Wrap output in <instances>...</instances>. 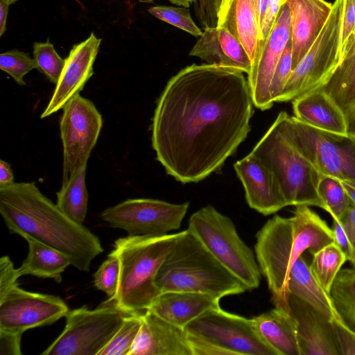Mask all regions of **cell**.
<instances>
[{
	"instance_id": "cell-1",
	"label": "cell",
	"mask_w": 355,
	"mask_h": 355,
	"mask_svg": "<svg viewBox=\"0 0 355 355\" xmlns=\"http://www.w3.org/2000/svg\"><path fill=\"white\" fill-rule=\"evenodd\" d=\"M254 102L243 73L193 64L170 78L151 124V144L166 173L182 184L218 172L250 131Z\"/></svg>"
},
{
	"instance_id": "cell-2",
	"label": "cell",
	"mask_w": 355,
	"mask_h": 355,
	"mask_svg": "<svg viewBox=\"0 0 355 355\" xmlns=\"http://www.w3.org/2000/svg\"><path fill=\"white\" fill-rule=\"evenodd\" d=\"M0 214L10 232L61 252L80 271H89L103 252L99 238L65 215L34 182L0 187Z\"/></svg>"
},
{
	"instance_id": "cell-3",
	"label": "cell",
	"mask_w": 355,
	"mask_h": 355,
	"mask_svg": "<svg viewBox=\"0 0 355 355\" xmlns=\"http://www.w3.org/2000/svg\"><path fill=\"white\" fill-rule=\"evenodd\" d=\"M334 243L331 228L307 205H297L291 217L275 215L256 234L254 252L275 307L288 311V279L295 261Z\"/></svg>"
},
{
	"instance_id": "cell-4",
	"label": "cell",
	"mask_w": 355,
	"mask_h": 355,
	"mask_svg": "<svg viewBox=\"0 0 355 355\" xmlns=\"http://www.w3.org/2000/svg\"><path fill=\"white\" fill-rule=\"evenodd\" d=\"M159 293H200L222 298L248 291L188 230L179 232L155 280Z\"/></svg>"
},
{
	"instance_id": "cell-5",
	"label": "cell",
	"mask_w": 355,
	"mask_h": 355,
	"mask_svg": "<svg viewBox=\"0 0 355 355\" xmlns=\"http://www.w3.org/2000/svg\"><path fill=\"white\" fill-rule=\"evenodd\" d=\"M178 234L128 235L116 240L112 252L120 263L119 285L105 302L130 314L147 310L159 294L155 277Z\"/></svg>"
},
{
	"instance_id": "cell-6",
	"label": "cell",
	"mask_w": 355,
	"mask_h": 355,
	"mask_svg": "<svg viewBox=\"0 0 355 355\" xmlns=\"http://www.w3.org/2000/svg\"><path fill=\"white\" fill-rule=\"evenodd\" d=\"M289 118L286 112H279L251 153L272 171L288 206L304 205L324 209L318 192L322 174L295 142Z\"/></svg>"
},
{
	"instance_id": "cell-7",
	"label": "cell",
	"mask_w": 355,
	"mask_h": 355,
	"mask_svg": "<svg viewBox=\"0 0 355 355\" xmlns=\"http://www.w3.org/2000/svg\"><path fill=\"white\" fill-rule=\"evenodd\" d=\"M184 331L191 355H277L258 333L252 319L220 306L202 313Z\"/></svg>"
},
{
	"instance_id": "cell-8",
	"label": "cell",
	"mask_w": 355,
	"mask_h": 355,
	"mask_svg": "<svg viewBox=\"0 0 355 355\" xmlns=\"http://www.w3.org/2000/svg\"><path fill=\"white\" fill-rule=\"evenodd\" d=\"M187 229L248 291L259 286L261 273L256 256L229 217L207 205L190 216Z\"/></svg>"
},
{
	"instance_id": "cell-9",
	"label": "cell",
	"mask_w": 355,
	"mask_h": 355,
	"mask_svg": "<svg viewBox=\"0 0 355 355\" xmlns=\"http://www.w3.org/2000/svg\"><path fill=\"white\" fill-rule=\"evenodd\" d=\"M343 0H335L319 35L297 64L276 102H288L322 87L340 62Z\"/></svg>"
},
{
	"instance_id": "cell-10",
	"label": "cell",
	"mask_w": 355,
	"mask_h": 355,
	"mask_svg": "<svg viewBox=\"0 0 355 355\" xmlns=\"http://www.w3.org/2000/svg\"><path fill=\"white\" fill-rule=\"evenodd\" d=\"M130 313L103 302L69 311L63 331L42 355H98Z\"/></svg>"
},
{
	"instance_id": "cell-11",
	"label": "cell",
	"mask_w": 355,
	"mask_h": 355,
	"mask_svg": "<svg viewBox=\"0 0 355 355\" xmlns=\"http://www.w3.org/2000/svg\"><path fill=\"white\" fill-rule=\"evenodd\" d=\"M289 125L295 142L318 171L355 187V136L330 134L308 125L294 116Z\"/></svg>"
},
{
	"instance_id": "cell-12",
	"label": "cell",
	"mask_w": 355,
	"mask_h": 355,
	"mask_svg": "<svg viewBox=\"0 0 355 355\" xmlns=\"http://www.w3.org/2000/svg\"><path fill=\"white\" fill-rule=\"evenodd\" d=\"M103 124L94 103L78 94L62 109L60 132L63 148L62 184L87 165Z\"/></svg>"
},
{
	"instance_id": "cell-13",
	"label": "cell",
	"mask_w": 355,
	"mask_h": 355,
	"mask_svg": "<svg viewBox=\"0 0 355 355\" xmlns=\"http://www.w3.org/2000/svg\"><path fill=\"white\" fill-rule=\"evenodd\" d=\"M189 202L173 204L151 198H131L108 207L101 218L130 236H163L178 230Z\"/></svg>"
},
{
	"instance_id": "cell-14",
	"label": "cell",
	"mask_w": 355,
	"mask_h": 355,
	"mask_svg": "<svg viewBox=\"0 0 355 355\" xmlns=\"http://www.w3.org/2000/svg\"><path fill=\"white\" fill-rule=\"evenodd\" d=\"M69 311L60 297L27 291L17 284L0 297V329L24 332L51 324Z\"/></svg>"
},
{
	"instance_id": "cell-15",
	"label": "cell",
	"mask_w": 355,
	"mask_h": 355,
	"mask_svg": "<svg viewBox=\"0 0 355 355\" xmlns=\"http://www.w3.org/2000/svg\"><path fill=\"white\" fill-rule=\"evenodd\" d=\"M291 38V17L288 4L281 6L278 15L254 64L248 75L254 105L266 110L273 105L270 86L277 65Z\"/></svg>"
},
{
	"instance_id": "cell-16",
	"label": "cell",
	"mask_w": 355,
	"mask_h": 355,
	"mask_svg": "<svg viewBox=\"0 0 355 355\" xmlns=\"http://www.w3.org/2000/svg\"><path fill=\"white\" fill-rule=\"evenodd\" d=\"M102 39L92 33L84 41L73 46L55 84L51 98L40 118L58 112L84 88L94 74L93 66L99 52Z\"/></svg>"
},
{
	"instance_id": "cell-17",
	"label": "cell",
	"mask_w": 355,
	"mask_h": 355,
	"mask_svg": "<svg viewBox=\"0 0 355 355\" xmlns=\"http://www.w3.org/2000/svg\"><path fill=\"white\" fill-rule=\"evenodd\" d=\"M288 311L296 324L300 355H340L325 314L293 294L288 296Z\"/></svg>"
},
{
	"instance_id": "cell-18",
	"label": "cell",
	"mask_w": 355,
	"mask_h": 355,
	"mask_svg": "<svg viewBox=\"0 0 355 355\" xmlns=\"http://www.w3.org/2000/svg\"><path fill=\"white\" fill-rule=\"evenodd\" d=\"M234 168L250 208L268 216L288 206L272 171L252 153L236 162Z\"/></svg>"
},
{
	"instance_id": "cell-19",
	"label": "cell",
	"mask_w": 355,
	"mask_h": 355,
	"mask_svg": "<svg viewBox=\"0 0 355 355\" xmlns=\"http://www.w3.org/2000/svg\"><path fill=\"white\" fill-rule=\"evenodd\" d=\"M291 17L292 70L308 52L331 12L332 3L325 0H283Z\"/></svg>"
},
{
	"instance_id": "cell-20",
	"label": "cell",
	"mask_w": 355,
	"mask_h": 355,
	"mask_svg": "<svg viewBox=\"0 0 355 355\" xmlns=\"http://www.w3.org/2000/svg\"><path fill=\"white\" fill-rule=\"evenodd\" d=\"M216 15L217 26L227 29L239 40L252 67L263 46L257 0H217Z\"/></svg>"
},
{
	"instance_id": "cell-21",
	"label": "cell",
	"mask_w": 355,
	"mask_h": 355,
	"mask_svg": "<svg viewBox=\"0 0 355 355\" xmlns=\"http://www.w3.org/2000/svg\"><path fill=\"white\" fill-rule=\"evenodd\" d=\"M129 355H191L183 329L149 310L141 314V324Z\"/></svg>"
},
{
	"instance_id": "cell-22",
	"label": "cell",
	"mask_w": 355,
	"mask_h": 355,
	"mask_svg": "<svg viewBox=\"0 0 355 355\" xmlns=\"http://www.w3.org/2000/svg\"><path fill=\"white\" fill-rule=\"evenodd\" d=\"M189 55L207 64L250 73L252 62L239 40L226 28H206Z\"/></svg>"
},
{
	"instance_id": "cell-23",
	"label": "cell",
	"mask_w": 355,
	"mask_h": 355,
	"mask_svg": "<svg viewBox=\"0 0 355 355\" xmlns=\"http://www.w3.org/2000/svg\"><path fill=\"white\" fill-rule=\"evenodd\" d=\"M294 116L318 130L349 136L346 118L338 105L323 91L315 89L293 101Z\"/></svg>"
},
{
	"instance_id": "cell-24",
	"label": "cell",
	"mask_w": 355,
	"mask_h": 355,
	"mask_svg": "<svg viewBox=\"0 0 355 355\" xmlns=\"http://www.w3.org/2000/svg\"><path fill=\"white\" fill-rule=\"evenodd\" d=\"M220 298L211 295L184 291L159 293L147 309L183 329L206 311L220 307Z\"/></svg>"
},
{
	"instance_id": "cell-25",
	"label": "cell",
	"mask_w": 355,
	"mask_h": 355,
	"mask_svg": "<svg viewBox=\"0 0 355 355\" xmlns=\"http://www.w3.org/2000/svg\"><path fill=\"white\" fill-rule=\"evenodd\" d=\"M252 320L258 333L277 355H300L296 324L289 311L275 306Z\"/></svg>"
},
{
	"instance_id": "cell-26",
	"label": "cell",
	"mask_w": 355,
	"mask_h": 355,
	"mask_svg": "<svg viewBox=\"0 0 355 355\" xmlns=\"http://www.w3.org/2000/svg\"><path fill=\"white\" fill-rule=\"evenodd\" d=\"M341 109L348 125L355 121V33L349 40L340 64L320 88Z\"/></svg>"
},
{
	"instance_id": "cell-27",
	"label": "cell",
	"mask_w": 355,
	"mask_h": 355,
	"mask_svg": "<svg viewBox=\"0 0 355 355\" xmlns=\"http://www.w3.org/2000/svg\"><path fill=\"white\" fill-rule=\"evenodd\" d=\"M28 245V253L17 268L19 276L31 275L41 278L62 282V274L71 262L61 252L32 238L24 239Z\"/></svg>"
},
{
	"instance_id": "cell-28",
	"label": "cell",
	"mask_w": 355,
	"mask_h": 355,
	"mask_svg": "<svg viewBox=\"0 0 355 355\" xmlns=\"http://www.w3.org/2000/svg\"><path fill=\"white\" fill-rule=\"evenodd\" d=\"M87 165L69 178L57 192L56 205L59 209L73 221L83 224L88 205V192L86 187Z\"/></svg>"
},
{
	"instance_id": "cell-29",
	"label": "cell",
	"mask_w": 355,
	"mask_h": 355,
	"mask_svg": "<svg viewBox=\"0 0 355 355\" xmlns=\"http://www.w3.org/2000/svg\"><path fill=\"white\" fill-rule=\"evenodd\" d=\"M329 294L345 322L355 327V268L340 269Z\"/></svg>"
},
{
	"instance_id": "cell-30",
	"label": "cell",
	"mask_w": 355,
	"mask_h": 355,
	"mask_svg": "<svg viewBox=\"0 0 355 355\" xmlns=\"http://www.w3.org/2000/svg\"><path fill=\"white\" fill-rule=\"evenodd\" d=\"M346 261L345 255L334 243L326 245L313 255L310 269L318 284L328 293Z\"/></svg>"
},
{
	"instance_id": "cell-31",
	"label": "cell",
	"mask_w": 355,
	"mask_h": 355,
	"mask_svg": "<svg viewBox=\"0 0 355 355\" xmlns=\"http://www.w3.org/2000/svg\"><path fill=\"white\" fill-rule=\"evenodd\" d=\"M324 209L333 219L339 220L347 211L351 200L342 182L332 176L322 175L318 186Z\"/></svg>"
},
{
	"instance_id": "cell-32",
	"label": "cell",
	"mask_w": 355,
	"mask_h": 355,
	"mask_svg": "<svg viewBox=\"0 0 355 355\" xmlns=\"http://www.w3.org/2000/svg\"><path fill=\"white\" fill-rule=\"evenodd\" d=\"M142 313L125 316L121 326L98 355H129L141 327Z\"/></svg>"
},
{
	"instance_id": "cell-33",
	"label": "cell",
	"mask_w": 355,
	"mask_h": 355,
	"mask_svg": "<svg viewBox=\"0 0 355 355\" xmlns=\"http://www.w3.org/2000/svg\"><path fill=\"white\" fill-rule=\"evenodd\" d=\"M33 49L37 69L51 83L56 84L63 70L65 59L60 56L49 39L45 42H34Z\"/></svg>"
},
{
	"instance_id": "cell-34",
	"label": "cell",
	"mask_w": 355,
	"mask_h": 355,
	"mask_svg": "<svg viewBox=\"0 0 355 355\" xmlns=\"http://www.w3.org/2000/svg\"><path fill=\"white\" fill-rule=\"evenodd\" d=\"M148 11L156 18L193 36L200 37L202 34L203 31L193 20L188 8L156 6L150 8Z\"/></svg>"
},
{
	"instance_id": "cell-35",
	"label": "cell",
	"mask_w": 355,
	"mask_h": 355,
	"mask_svg": "<svg viewBox=\"0 0 355 355\" xmlns=\"http://www.w3.org/2000/svg\"><path fill=\"white\" fill-rule=\"evenodd\" d=\"M0 69L10 75L20 86L26 85L24 76L37 69L34 58L19 50H10L0 54Z\"/></svg>"
},
{
	"instance_id": "cell-36",
	"label": "cell",
	"mask_w": 355,
	"mask_h": 355,
	"mask_svg": "<svg viewBox=\"0 0 355 355\" xmlns=\"http://www.w3.org/2000/svg\"><path fill=\"white\" fill-rule=\"evenodd\" d=\"M120 275V263L111 252L94 275V284L96 288L110 297L117 290Z\"/></svg>"
},
{
	"instance_id": "cell-37",
	"label": "cell",
	"mask_w": 355,
	"mask_h": 355,
	"mask_svg": "<svg viewBox=\"0 0 355 355\" xmlns=\"http://www.w3.org/2000/svg\"><path fill=\"white\" fill-rule=\"evenodd\" d=\"M291 71L292 45L290 38L275 70L270 86V94L274 103L281 94Z\"/></svg>"
},
{
	"instance_id": "cell-38",
	"label": "cell",
	"mask_w": 355,
	"mask_h": 355,
	"mask_svg": "<svg viewBox=\"0 0 355 355\" xmlns=\"http://www.w3.org/2000/svg\"><path fill=\"white\" fill-rule=\"evenodd\" d=\"M340 355H355V331L344 320L331 321Z\"/></svg>"
},
{
	"instance_id": "cell-39",
	"label": "cell",
	"mask_w": 355,
	"mask_h": 355,
	"mask_svg": "<svg viewBox=\"0 0 355 355\" xmlns=\"http://www.w3.org/2000/svg\"><path fill=\"white\" fill-rule=\"evenodd\" d=\"M354 33L355 0H343L342 36L340 43V62H342L344 51L347 45V43Z\"/></svg>"
},
{
	"instance_id": "cell-40",
	"label": "cell",
	"mask_w": 355,
	"mask_h": 355,
	"mask_svg": "<svg viewBox=\"0 0 355 355\" xmlns=\"http://www.w3.org/2000/svg\"><path fill=\"white\" fill-rule=\"evenodd\" d=\"M217 0H195L196 16L203 29L217 26Z\"/></svg>"
},
{
	"instance_id": "cell-41",
	"label": "cell",
	"mask_w": 355,
	"mask_h": 355,
	"mask_svg": "<svg viewBox=\"0 0 355 355\" xmlns=\"http://www.w3.org/2000/svg\"><path fill=\"white\" fill-rule=\"evenodd\" d=\"M19 277L18 270L10 259L6 255L2 256L0 259V297L18 284Z\"/></svg>"
},
{
	"instance_id": "cell-42",
	"label": "cell",
	"mask_w": 355,
	"mask_h": 355,
	"mask_svg": "<svg viewBox=\"0 0 355 355\" xmlns=\"http://www.w3.org/2000/svg\"><path fill=\"white\" fill-rule=\"evenodd\" d=\"M24 332L0 329V355H21Z\"/></svg>"
},
{
	"instance_id": "cell-43",
	"label": "cell",
	"mask_w": 355,
	"mask_h": 355,
	"mask_svg": "<svg viewBox=\"0 0 355 355\" xmlns=\"http://www.w3.org/2000/svg\"><path fill=\"white\" fill-rule=\"evenodd\" d=\"M334 243L340 249L352 266L355 264V254L349 238L339 220L333 219Z\"/></svg>"
},
{
	"instance_id": "cell-44",
	"label": "cell",
	"mask_w": 355,
	"mask_h": 355,
	"mask_svg": "<svg viewBox=\"0 0 355 355\" xmlns=\"http://www.w3.org/2000/svg\"><path fill=\"white\" fill-rule=\"evenodd\" d=\"M283 0H269L260 30L262 44L267 39L278 15Z\"/></svg>"
},
{
	"instance_id": "cell-45",
	"label": "cell",
	"mask_w": 355,
	"mask_h": 355,
	"mask_svg": "<svg viewBox=\"0 0 355 355\" xmlns=\"http://www.w3.org/2000/svg\"><path fill=\"white\" fill-rule=\"evenodd\" d=\"M339 221L346 232L355 254V205L352 202L347 211ZM353 268H355V264Z\"/></svg>"
},
{
	"instance_id": "cell-46",
	"label": "cell",
	"mask_w": 355,
	"mask_h": 355,
	"mask_svg": "<svg viewBox=\"0 0 355 355\" xmlns=\"http://www.w3.org/2000/svg\"><path fill=\"white\" fill-rule=\"evenodd\" d=\"M10 164L3 159L0 160V187L9 186L15 181Z\"/></svg>"
},
{
	"instance_id": "cell-47",
	"label": "cell",
	"mask_w": 355,
	"mask_h": 355,
	"mask_svg": "<svg viewBox=\"0 0 355 355\" xmlns=\"http://www.w3.org/2000/svg\"><path fill=\"white\" fill-rule=\"evenodd\" d=\"M9 6L3 0H0V35L2 36L6 31V21Z\"/></svg>"
},
{
	"instance_id": "cell-48",
	"label": "cell",
	"mask_w": 355,
	"mask_h": 355,
	"mask_svg": "<svg viewBox=\"0 0 355 355\" xmlns=\"http://www.w3.org/2000/svg\"><path fill=\"white\" fill-rule=\"evenodd\" d=\"M341 182L351 202L355 205V187L347 182Z\"/></svg>"
},
{
	"instance_id": "cell-49",
	"label": "cell",
	"mask_w": 355,
	"mask_h": 355,
	"mask_svg": "<svg viewBox=\"0 0 355 355\" xmlns=\"http://www.w3.org/2000/svg\"><path fill=\"white\" fill-rule=\"evenodd\" d=\"M172 3L177 6H182L185 8H189L190 4L193 3L195 0H168Z\"/></svg>"
},
{
	"instance_id": "cell-50",
	"label": "cell",
	"mask_w": 355,
	"mask_h": 355,
	"mask_svg": "<svg viewBox=\"0 0 355 355\" xmlns=\"http://www.w3.org/2000/svg\"><path fill=\"white\" fill-rule=\"evenodd\" d=\"M349 132L355 136V121L349 125Z\"/></svg>"
},
{
	"instance_id": "cell-51",
	"label": "cell",
	"mask_w": 355,
	"mask_h": 355,
	"mask_svg": "<svg viewBox=\"0 0 355 355\" xmlns=\"http://www.w3.org/2000/svg\"><path fill=\"white\" fill-rule=\"evenodd\" d=\"M5 2H6L8 5H11L15 2H17L19 0H3Z\"/></svg>"
}]
</instances>
